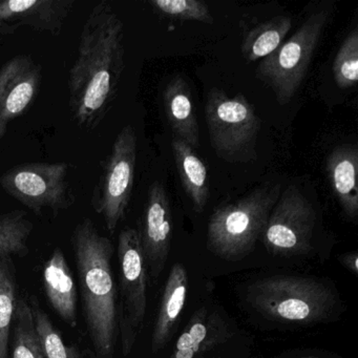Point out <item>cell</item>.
<instances>
[{"instance_id":"1","label":"cell","mask_w":358,"mask_h":358,"mask_svg":"<svg viewBox=\"0 0 358 358\" xmlns=\"http://www.w3.org/2000/svg\"><path fill=\"white\" fill-rule=\"evenodd\" d=\"M124 24L108 1L90 12L69 73V103L79 127L95 129L116 101L125 69Z\"/></svg>"},{"instance_id":"2","label":"cell","mask_w":358,"mask_h":358,"mask_svg":"<svg viewBox=\"0 0 358 358\" xmlns=\"http://www.w3.org/2000/svg\"><path fill=\"white\" fill-rule=\"evenodd\" d=\"M83 315L97 358H114L118 338V296L112 270L114 246L85 217L72 236Z\"/></svg>"},{"instance_id":"3","label":"cell","mask_w":358,"mask_h":358,"mask_svg":"<svg viewBox=\"0 0 358 358\" xmlns=\"http://www.w3.org/2000/svg\"><path fill=\"white\" fill-rule=\"evenodd\" d=\"M248 301L269 320L310 324L330 317L338 299L328 285L316 278L273 275L253 282Z\"/></svg>"},{"instance_id":"4","label":"cell","mask_w":358,"mask_h":358,"mask_svg":"<svg viewBox=\"0 0 358 358\" xmlns=\"http://www.w3.org/2000/svg\"><path fill=\"white\" fill-rule=\"evenodd\" d=\"M280 194V184H266L236 202L215 209L207 226L209 249L225 261L249 255L262 238Z\"/></svg>"},{"instance_id":"5","label":"cell","mask_w":358,"mask_h":358,"mask_svg":"<svg viewBox=\"0 0 358 358\" xmlns=\"http://www.w3.org/2000/svg\"><path fill=\"white\" fill-rule=\"evenodd\" d=\"M205 119L215 154L228 163H248L257 159L262 122L243 94L230 98L213 87L207 95Z\"/></svg>"},{"instance_id":"6","label":"cell","mask_w":358,"mask_h":358,"mask_svg":"<svg viewBox=\"0 0 358 358\" xmlns=\"http://www.w3.org/2000/svg\"><path fill=\"white\" fill-rule=\"evenodd\" d=\"M328 20L326 10L314 12L290 39L257 66L255 77L271 90L280 106H286L296 95Z\"/></svg>"},{"instance_id":"7","label":"cell","mask_w":358,"mask_h":358,"mask_svg":"<svg viewBox=\"0 0 358 358\" xmlns=\"http://www.w3.org/2000/svg\"><path fill=\"white\" fill-rule=\"evenodd\" d=\"M118 262V333L127 356L143 328L148 307V269L135 228H124L119 234Z\"/></svg>"},{"instance_id":"8","label":"cell","mask_w":358,"mask_h":358,"mask_svg":"<svg viewBox=\"0 0 358 358\" xmlns=\"http://www.w3.org/2000/svg\"><path fill=\"white\" fill-rule=\"evenodd\" d=\"M136 161L137 135L131 124L125 125L102 162L101 175L92 196L94 211L103 217L110 234L127 215L133 194Z\"/></svg>"},{"instance_id":"9","label":"cell","mask_w":358,"mask_h":358,"mask_svg":"<svg viewBox=\"0 0 358 358\" xmlns=\"http://www.w3.org/2000/svg\"><path fill=\"white\" fill-rule=\"evenodd\" d=\"M68 163H28L8 169L0 186L33 213L50 209L55 215L68 210L75 198L68 182Z\"/></svg>"},{"instance_id":"10","label":"cell","mask_w":358,"mask_h":358,"mask_svg":"<svg viewBox=\"0 0 358 358\" xmlns=\"http://www.w3.org/2000/svg\"><path fill=\"white\" fill-rule=\"evenodd\" d=\"M315 222L310 201L295 186H288L270 213L262 240L276 257L307 255L312 249Z\"/></svg>"},{"instance_id":"11","label":"cell","mask_w":358,"mask_h":358,"mask_svg":"<svg viewBox=\"0 0 358 358\" xmlns=\"http://www.w3.org/2000/svg\"><path fill=\"white\" fill-rule=\"evenodd\" d=\"M171 201L164 184L155 181L148 190L139 232L148 274L156 282L169 259L173 234Z\"/></svg>"},{"instance_id":"12","label":"cell","mask_w":358,"mask_h":358,"mask_svg":"<svg viewBox=\"0 0 358 358\" xmlns=\"http://www.w3.org/2000/svg\"><path fill=\"white\" fill-rule=\"evenodd\" d=\"M41 77V66L29 55L15 56L0 68V140L34 102Z\"/></svg>"},{"instance_id":"13","label":"cell","mask_w":358,"mask_h":358,"mask_svg":"<svg viewBox=\"0 0 358 358\" xmlns=\"http://www.w3.org/2000/svg\"><path fill=\"white\" fill-rule=\"evenodd\" d=\"M229 329L217 312L196 309L176 343L169 358H223Z\"/></svg>"},{"instance_id":"14","label":"cell","mask_w":358,"mask_h":358,"mask_svg":"<svg viewBox=\"0 0 358 358\" xmlns=\"http://www.w3.org/2000/svg\"><path fill=\"white\" fill-rule=\"evenodd\" d=\"M75 0H0V22L58 36Z\"/></svg>"},{"instance_id":"15","label":"cell","mask_w":358,"mask_h":358,"mask_svg":"<svg viewBox=\"0 0 358 358\" xmlns=\"http://www.w3.org/2000/svg\"><path fill=\"white\" fill-rule=\"evenodd\" d=\"M43 284L50 305L69 326L75 328L77 324L76 282L60 247H56L45 262Z\"/></svg>"},{"instance_id":"16","label":"cell","mask_w":358,"mask_h":358,"mask_svg":"<svg viewBox=\"0 0 358 358\" xmlns=\"http://www.w3.org/2000/svg\"><path fill=\"white\" fill-rule=\"evenodd\" d=\"M188 275L183 264L171 267L163 289L160 307L152 331V348L154 353L160 352L177 331L180 316L185 305Z\"/></svg>"},{"instance_id":"17","label":"cell","mask_w":358,"mask_h":358,"mask_svg":"<svg viewBox=\"0 0 358 358\" xmlns=\"http://www.w3.org/2000/svg\"><path fill=\"white\" fill-rule=\"evenodd\" d=\"M163 108L173 137L196 150L200 146L198 121L189 85L181 75H175L162 93Z\"/></svg>"},{"instance_id":"18","label":"cell","mask_w":358,"mask_h":358,"mask_svg":"<svg viewBox=\"0 0 358 358\" xmlns=\"http://www.w3.org/2000/svg\"><path fill=\"white\" fill-rule=\"evenodd\" d=\"M327 173L333 194L345 217L358 215V150L356 145L338 146L327 158Z\"/></svg>"},{"instance_id":"19","label":"cell","mask_w":358,"mask_h":358,"mask_svg":"<svg viewBox=\"0 0 358 358\" xmlns=\"http://www.w3.org/2000/svg\"><path fill=\"white\" fill-rule=\"evenodd\" d=\"M173 158L182 186L194 210L203 213L210 196L208 171L196 150L178 138L171 140Z\"/></svg>"},{"instance_id":"20","label":"cell","mask_w":358,"mask_h":358,"mask_svg":"<svg viewBox=\"0 0 358 358\" xmlns=\"http://www.w3.org/2000/svg\"><path fill=\"white\" fill-rule=\"evenodd\" d=\"M292 28V20L288 16H275L268 22L257 24L243 39V57L247 62L265 59L284 43Z\"/></svg>"},{"instance_id":"21","label":"cell","mask_w":358,"mask_h":358,"mask_svg":"<svg viewBox=\"0 0 358 358\" xmlns=\"http://www.w3.org/2000/svg\"><path fill=\"white\" fill-rule=\"evenodd\" d=\"M37 334L47 358H97L94 352L83 350L76 345H68L62 333L55 328L47 312L41 309L37 299H30Z\"/></svg>"},{"instance_id":"22","label":"cell","mask_w":358,"mask_h":358,"mask_svg":"<svg viewBox=\"0 0 358 358\" xmlns=\"http://www.w3.org/2000/svg\"><path fill=\"white\" fill-rule=\"evenodd\" d=\"M12 358H47L37 334L30 303L17 299L13 317Z\"/></svg>"},{"instance_id":"23","label":"cell","mask_w":358,"mask_h":358,"mask_svg":"<svg viewBox=\"0 0 358 358\" xmlns=\"http://www.w3.org/2000/svg\"><path fill=\"white\" fill-rule=\"evenodd\" d=\"M33 228L34 225L24 210L0 213V259L26 255Z\"/></svg>"},{"instance_id":"24","label":"cell","mask_w":358,"mask_h":358,"mask_svg":"<svg viewBox=\"0 0 358 358\" xmlns=\"http://www.w3.org/2000/svg\"><path fill=\"white\" fill-rule=\"evenodd\" d=\"M17 299L11 259H0V358H8L10 329Z\"/></svg>"},{"instance_id":"25","label":"cell","mask_w":358,"mask_h":358,"mask_svg":"<svg viewBox=\"0 0 358 358\" xmlns=\"http://www.w3.org/2000/svg\"><path fill=\"white\" fill-rule=\"evenodd\" d=\"M333 76L339 89L355 87L358 81V29L354 28L341 43L333 64Z\"/></svg>"},{"instance_id":"26","label":"cell","mask_w":358,"mask_h":358,"mask_svg":"<svg viewBox=\"0 0 358 358\" xmlns=\"http://www.w3.org/2000/svg\"><path fill=\"white\" fill-rule=\"evenodd\" d=\"M148 3L154 11L169 20L213 24L208 5L200 0H150Z\"/></svg>"},{"instance_id":"27","label":"cell","mask_w":358,"mask_h":358,"mask_svg":"<svg viewBox=\"0 0 358 358\" xmlns=\"http://www.w3.org/2000/svg\"><path fill=\"white\" fill-rule=\"evenodd\" d=\"M339 263L343 267H345L348 271L357 275L358 273V255L357 251H352V252L343 253L339 255Z\"/></svg>"},{"instance_id":"28","label":"cell","mask_w":358,"mask_h":358,"mask_svg":"<svg viewBox=\"0 0 358 358\" xmlns=\"http://www.w3.org/2000/svg\"><path fill=\"white\" fill-rule=\"evenodd\" d=\"M20 27L15 24H8V22H0V38L3 36H9L14 34Z\"/></svg>"},{"instance_id":"29","label":"cell","mask_w":358,"mask_h":358,"mask_svg":"<svg viewBox=\"0 0 358 358\" xmlns=\"http://www.w3.org/2000/svg\"><path fill=\"white\" fill-rule=\"evenodd\" d=\"M299 358H322V357H317V356H303V357H299Z\"/></svg>"}]
</instances>
